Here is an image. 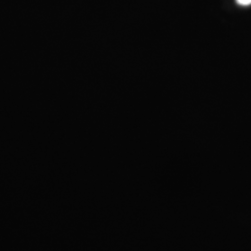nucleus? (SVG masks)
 Here are the masks:
<instances>
[{
    "mask_svg": "<svg viewBox=\"0 0 251 251\" xmlns=\"http://www.w3.org/2000/svg\"><path fill=\"white\" fill-rule=\"evenodd\" d=\"M236 2H237L239 5H242V6H249V5H251V0H236Z\"/></svg>",
    "mask_w": 251,
    "mask_h": 251,
    "instance_id": "nucleus-1",
    "label": "nucleus"
}]
</instances>
